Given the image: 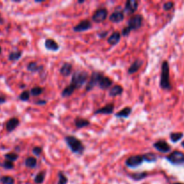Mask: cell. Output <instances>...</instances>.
<instances>
[{
    "instance_id": "obj_8",
    "label": "cell",
    "mask_w": 184,
    "mask_h": 184,
    "mask_svg": "<svg viewBox=\"0 0 184 184\" xmlns=\"http://www.w3.org/2000/svg\"><path fill=\"white\" fill-rule=\"evenodd\" d=\"M107 15H108V11L105 8H100L94 12V14L93 15V21L95 23H101L102 21H104L107 18Z\"/></svg>"
},
{
    "instance_id": "obj_7",
    "label": "cell",
    "mask_w": 184,
    "mask_h": 184,
    "mask_svg": "<svg viewBox=\"0 0 184 184\" xmlns=\"http://www.w3.org/2000/svg\"><path fill=\"white\" fill-rule=\"evenodd\" d=\"M102 76V74L99 73V72H94L92 74L91 78L89 79V81L86 84V91L92 90L96 84H98V82H99Z\"/></svg>"
},
{
    "instance_id": "obj_4",
    "label": "cell",
    "mask_w": 184,
    "mask_h": 184,
    "mask_svg": "<svg viewBox=\"0 0 184 184\" xmlns=\"http://www.w3.org/2000/svg\"><path fill=\"white\" fill-rule=\"evenodd\" d=\"M167 160L173 165L184 164V154L180 151H173L166 157Z\"/></svg>"
},
{
    "instance_id": "obj_39",
    "label": "cell",
    "mask_w": 184,
    "mask_h": 184,
    "mask_svg": "<svg viewBox=\"0 0 184 184\" xmlns=\"http://www.w3.org/2000/svg\"><path fill=\"white\" fill-rule=\"evenodd\" d=\"M130 29L128 28V27H125L123 30H122V34H123L124 36H128V34H130Z\"/></svg>"
},
{
    "instance_id": "obj_28",
    "label": "cell",
    "mask_w": 184,
    "mask_h": 184,
    "mask_svg": "<svg viewBox=\"0 0 184 184\" xmlns=\"http://www.w3.org/2000/svg\"><path fill=\"white\" fill-rule=\"evenodd\" d=\"M21 56H22V52L21 51H14V52H11L9 54L8 58L11 61H16V60H18L21 58Z\"/></svg>"
},
{
    "instance_id": "obj_22",
    "label": "cell",
    "mask_w": 184,
    "mask_h": 184,
    "mask_svg": "<svg viewBox=\"0 0 184 184\" xmlns=\"http://www.w3.org/2000/svg\"><path fill=\"white\" fill-rule=\"evenodd\" d=\"M123 92V88L120 85H114L110 90V96H118L120 95Z\"/></svg>"
},
{
    "instance_id": "obj_14",
    "label": "cell",
    "mask_w": 184,
    "mask_h": 184,
    "mask_svg": "<svg viewBox=\"0 0 184 184\" xmlns=\"http://www.w3.org/2000/svg\"><path fill=\"white\" fill-rule=\"evenodd\" d=\"M19 123H20L19 120H18L17 118H12V119H10L9 120H7V124H5V128H7V130L8 132L13 131L15 128L18 127Z\"/></svg>"
},
{
    "instance_id": "obj_26",
    "label": "cell",
    "mask_w": 184,
    "mask_h": 184,
    "mask_svg": "<svg viewBox=\"0 0 184 184\" xmlns=\"http://www.w3.org/2000/svg\"><path fill=\"white\" fill-rule=\"evenodd\" d=\"M143 156V160L146 161V162H155L156 161V155L153 153H147V154H145Z\"/></svg>"
},
{
    "instance_id": "obj_23",
    "label": "cell",
    "mask_w": 184,
    "mask_h": 184,
    "mask_svg": "<svg viewBox=\"0 0 184 184\" xmlns=\"http://www.w3.org/2000/svg\"><path fill=\"white\" fill-rule=\"evenodd\" d=\"M183 138V133L181 132H173L170 134V138L173 143H177Z\"/></svg>"
},
{
    "instance_id": "obj_30",
    "label": "cell",
    "mask_w": 184,
    "mask_h": 184,
    "mask_svg": "<svg viewBox=\"0 0 184 184\" xmlns=\"http://www.w3.org/2000/svg\"><path fill=\"white\" fill-rule=\"evenodd\" d=\"M42 91H43V89H42V88H41L39 86H35V87L31 89L30 94H32L33 96H38V95H40L42 93Z\"/></svg>"
},
{
    "instance_id": "obj_44",
    "label": "cell",
    "mask_w": 184,
    "mask_h": 184,
    "mask_svg": "<svg viewBox=\"0 0 184 184\" xmlns=\"http://www.w3.org/2000/svg\"><path fill=\"white\" fill-rule=\"evenodd\" d=\"M181 146L184 148V141H182V142H181Z\"/></svg>"
},
{
    "instance_id": "obj_45",
    "label": "cell",
    "mask_w": 184,
    "mask_h": 184,
    "mask_svg": "<svg viewBox=\"0 0 184 184\" xmlns=\"http://www.w3.org/2000/svg\"><path fill=\"white\" fill-rule=\"evenodd\" d=\"M174 184H184V183H174Z\"/></svg>"
},
{
    "instance_id": "obj_19",
    "label": "cell",
    "mask_w": 184,
    "mask_h": 184,
    "mask_svg": "<svg viewBox=\"0 0 184 184\" xmlns=\"http://www.w3.org/2000/svg\"><path fill=\"white\" fill-rule=\"evenodd\" d=\"M72 72V65L69 63H65L62 65L60 68V73L61 75L64 76H68Z\"/></svg>"
},
{
    "instance_id": "obj_41",
    "label": "cell",
    "mask_w": 184,
    "mask_h": 184,
    "mask_svg": "<svg viewBox=\"0 0 184 184\" xmlns=\"http://www.w3.org/2000/svg\"><path fill=\"white\" fill-rule=\"evenodd\" d=\"M107 34H108V33H107V32H104V33H103L102 34H100V36L102 37V38H103V37H105V36H104V35H107Z\"/></svg>"
},
{
    "instance_id": "obj_13",
    "label": "cell",
    "mask_w": 184,
    "mask_h": 184,
    "mask_svg": "<svg viewBox=\"0 0 184 184\" xmlns=\"http://www.w3.org/2000/svg\"><path fill=\"white\" fill-rule=\"evenodd\" d=\"M138 2L137 0H128L125 3V9L128 11L130 13H134L138 9Z\"/></svg>"
},
{
    "instance_id": "obj_27",
    "label": "cell",
    "mask_w": 184,
    "mask_h": 184,
    "mask_svg": "<svg viewBox=\"0 0 184 184\" xmlns=\"http://www.w3.org/2000/svg\"><path fill=\"white\" fill-rule=\"evenodd\" d=\"M41 68H42V66H38V64L35 63V62H31L27 66V69L31 72H37Z\"/></svg>"
},
{
    "instance_id": "obj_16",
    "label": "cell",
    "mask_w": 184,
    "mask_h": 184,
    "mask_svg": "<svg viewBox=\"0 0 184 184\" xmlns=\"http://www.w3.org/2000/svg\"><path fill=\"white\" fill-rule=\"evenodd\" d=\"M45 48H47V50H52V51H57L58 50L59 46L54 40L47 39L45 41Z\"/></svg>"
},
{
    "instance_id": "obj_18",
    "label": "cell",
    "mask_w": 184,
    "mask_h": 184,
    "mask_svg": "<svg viewBox=\"0 0 184 184\" xmlns=\"http://www.w3.org/2000/svg\"><path fill=\"white\" fill-rule=\"evenodd\" d=\"M75 125L77 128H84V127H87L90 125V122L88 120H85L80 117H77L75 120Z\"/></svg>"
},
{
    "instance_id": "obj_11",
    "label": "cell",
    "mask_w": 184,
    "mask_h": 184,
    "mask_svg": "<svg viewBox=\"0 0 184 184\" xmlns=\"http://www.w3.org/2000/svg\"><path fill=\"white\" fill-rule=\"evenodd\" d=\"M112 84V81L108 76H104L103 75L100 78L99 82H98V85L101 89H107L109 88L110 85Z\"/></svg>"
},
{
    "instance_id": "obj_33",
    "label": "cell",
    "mask_w": 184,
    "mask_h": 184,
    "mask_svg": "<svg viewBox=\"0 0 184 184\" xmlns=\"http://www.w3.org/2000/svg\"><path fill=\"white\" fill-rule=\"evenodd\" d=\"M67 183V178L66 177V175L60 171L58 173V184H66Z\"/></svg>"
},
{
    "instance_id": "obj_10",
    "label": "cell",
    "mask_w": 184,
    "mask_h": 184,
    "mask_svg": "<svg viewBox=\"0 0 184 184\" xmlns=\"http://www.w3.org/2000/svg\"><path fill=\"white\" fill-rule=\"evenodd\" d=\"M91 27H92L91 22H89L88 20H84L79 23L77 25L74 26V31L77 33H81V32H84V31L89 30Z\"/></svg>"
},
{
    "instance_id": "obj_37",
    "label": "cell",
    "mask_w": 184,
    "mask_h": 184,
    "mask_svg": "<svg viewBox=\"0 0 184 184\" xmlns=\"http://www.w3.org/2000/svg\"><path fill=\"white\" fill-rule=\"evenodd\" d=\"M3 167L5 168V169H12V168H14V163H13V162L5 161L3 163Z\"/></svg>"
},
{
    "instance_id": "obj_25",
    "label": "cell",
    "mask_w": 184,
    "mask_h": 184,
    "mask_svg": "<svg viewBox=\"0 0 184 184\" xmlns=\"http://www.w3.org/2000/svg\"><path fill=\"white\" fill-rule=\"evenodd\" d=\"M24 163H25V165L28 168H34L36 166V164H37V160H36V158L30 156V157L26 158V160H25V162H24Z\"/></svg>"
},
{
    "instance_id": "obj_9",
    "label": "cell",
    "mask_w": 184,
    "mask_h": 184,
    "mask_svg": "<svg viewBox=\"0 0 184 184\" xmlns=\"http://www.w3.org/2000/svg\"><path fill=\"white\" fill-rule=\"evenodd\" d=\"M154 147L161 153H169L171 152V149L170 145L166 141H163V140H159L157 142H155L154 144Z\"/></svg>"
},
{
    "instance_id": "obj_24",
    "label": "cell",
    "mask_w": 184,
    "mask_h": 184,
    "mask_svg": "<svg viewBox=\"0 0 184 184\" xmlns=\"http://www.w3.org/2000/svg\"><path fill=\"white\" fill-rule=\"evenodd\" d=\"M75 90H76V87L74 86V85H72V84H69L68 86H66L63 90L62 94H62L63 97H68L74 93V92H75Z\"/></svg>"
},
{
    "instance_id": "obj_1",
    "label": "cell",
    "mask_w": 184,
    "mask_h": 184,
    "mask_svg": "<svg viewBox=\"0 0 184 184\" xmlns=\"http://www.w3.org/2000/svg\"><path fill=\"white\" fill-rule=\"evenodd\" d=\"M160 86L164 90H170L171 88L170 82V67L167 61H163L162 64Z\"/></svg>"
},
{
    "instance_id": "obj_6",
    "label": "cell",
    "mask_w": 184,
    "mask_h": 184,
    "mask_svg": "<svg viewBox=\"0 0 184 184\" xmlns=\"http://www.w3.org/2000/svg\"><path fill=\"white\" fill-rule=\"evenodd\" d=\"M143 156L142 155H134L130 156V158H128L125 163L128 167H138L139 165L143 163Z\"/></svg>"
},
{
    "instance_id": "obj_5",
    "label": "cell",
    "mask_w": 184,
    "mask_h": 184,
    "mask_svg": "<svg viewBox=\"0 0 184 184\" xmlns=\"http://www.w3.org/2000/svg\"><path fill=\"white\" fill-rule=\"evenodd\" d=\"M143 17L141 15H133L130 21H128V28L130 30H138L142 26Z\"/></svg>"
},
{
    "instance_id": "obj_43",
    "label": "cell",
    "mask_w": 184,
    "mask_h": 184,
    "mask_svg": "<svg viewBox=\"0 0 184 184\" xmlns=\"http://www.w3.org/2000/svg\"><path fill=\"white\" fill-rule=\"evenodd\" d=\"M0 23H3V19H2V17H1V15H0Z\"/></svg>"
},
{
    "instance_id": "obj_2",
    "label": "cell",
    "mask_w": 184,
    "mask_h": 184,
    "mask_svg": "<svg viewBox=\"0 0 184 184\" xmlns=\"http://www.w3.org/2000/svg\"><path fill=\"white\" fill-rule=\"evenodd\" d=\"M65 140L73 153H76V154H82L83 151L84 150V146L83 145L82 142L76 137L66 136Z\"/></svg>"
},
{
    "instance_id": "obj_21",
    "label": "cell",
    "mask_w": 184,
    "mask_h": 184,
    "mask_svg": "<svg viewBox=\"0 0 184 184\" xmlns=\"http://www.w3.org/2000/svg\"><path fill=\"white\" fill-rule=\"evenodd\" d=\"M132 112V109L130 107H125L124 109H122L120 112L116 113V117L118 118H128Z\"/></svg>"
},
{
    "instance_id": "obj_17",
    "label": "cell",
    "mask_w": 184,
    "mask_h": 184,
    "mask_svg": "<svg viewBox=\"0 0 184 184\" xmlns=\"http://www.w3.org/2000/svg\"><path fill=\"white\" fill-rule=\"evenodd\" d=\"M142 64H143V61L141 59L135 60V62H133L132 65L130 66V68H128V74H130L131 75V74L138 72L140 69V67L142 66Z\"/></svg>"
},
{
    "instance_id": "obj_42",
    "label": "cell",
    "mask_w": 184,
    "mask_h": 184,
    "mask_svg": "<svg viewBox=\"0 0 184 184\" xmlns=\"http://www.w3.org/2000/svg\"><path fill=\"white\" fill-rule=\"evenodd\" d=\"M36 103H37V104H46V101H43V102H37Z\"/></svg>"
},
{
    "instance_id": "obj_29",
    "label": "cell",
    "mask_w": 184,
    "mask_h": 184,
    "mask_svg": "<svg viewBox=\"0 0 184 184\" xmlns=\"http://www.w3.org/2000/svg\"><path fill=\"white\" fill-rule=\"evenodd\" d=\"M44 178H45V171H40V173L35 176L34 181L37 184L42 183V182H43V181H44Z\"/></svg>"
},
{
    "instance_id": "obj_35",
    "label": "cell",
    "mask_w": 184,
    "mask_h": 184,
    "mask_svg": "<svg viewBox=\"0 0 184 184\" xmlns=\"http://www.w3.org/2000/svg\"><path fill=\"white\" fill-rule=\"evenodd\" d=\"M30 92H28V91H24V92H23V93L21 94V95H20V99L22 100V101H27V100H29V98H30Z\"/></svg>"
},
{
    "instance_id": "obj_20",
    "label": "cell",
    "mask_w": 184,
    "mask_h": 184,
    "mask_svg": "<svg viewBox=\"0 0 184 184\" xmlns=\"http://www.w3.org/2000/svg\"><path fill=\"white\" fill-rule=\"evenodd\" d=\"M120 33L119 32H114L112 35L109 37L107 41L110 44L115 45L120 41Z\"/></svg>"
},
{
    "instance_id": "obj_31",
    "label": "cell",
    "mask_w": 184,
    "mask_h": 184,
    "mask_svg": "<svg viewBox=\"0 0 184 184\" xmlns=\"http://www.w3.org/2000/svg\"><path fill=\"white\" fill-rule=\"evenodd\" d=\"M5 158L7 159V161L10 162H15L18 159V155L15 154V153H9V154H7L5 156Z\"/></svg>"
},
{
    "instance_id": "obj_38",
    "label": "cell",
    "mask_w": 184,
    "mask_h": 184,
    "mask_svg": "<svg viewBox=\"0 0 184 184\" xmlns=\"http://www.w3.org/2000/svg\"><path fill=\"white\" fill-rule=\"evenodd\" d=\"M41 151H42V149L41 148L40 146H35L34 148L33 149V153L34 155H36L37 156H39L41 154Z\"/></svg>"
},
{
    "instance_id": "obj_32",
    "label": "cell",
    "mask_w": 184,
    "mask_h": 184,
    "mask_svg": "<svg viewBox=\"0 0 184 184\" xmlns=\"http://www.w3.org/2000/svg\"><path fill=\"white\" fill-rule=\"evenodd\" d=\"M147 176V173H134L131 175V177L133 178L134 180L136 181H139V180H142L144 179L145 177Z\"/></svg>"
},
{
    "instance_id": "obj_40",
    "label": "cell",
    "mask_w": 184,
    "mask_h": 184,
    "mask_svg": "<svg viewBox=\"0 0 184 184\" xmlns=\"http://www.w3.org/2000/svg\"><path fill=\"white\" fill-rule=\"evenodd\" d=\"M5 102V98L4 96H0V103H3Z\"/></svg>"
},
{
    "instance_id": "obj_15",
    "label": "cell",
    "mask_w": 184,
    "mask_h": 184,
    "mask_svg": "<svg viewBox=\"0 0 184 184\" xmlns=\"http://www.w3.org/2000/svg\"><path fill=\"white\" fill-rule=\"evenodd\" d=\"M109 19H110V22H112V23H119V22L123 21L124 15H123L122 12L117 11V12H114V13H112V15H110V17H109Z\"/></svg>"
},
{
    "instance_id": "obj_34",
    "label": "cell",
    "mask_w": 184,
    "mask_h": 184,
    "mask_svg": "<svg viewBox=\"0 0 184 184\" xmlns=\"http://www.w3.org/2000/svg\"><path fill=\"white\" fill-rule=\"evenodd\" d=\"M1 181L3 184H14L15 180L10 176H4L1 179Z\"/></svg>"
},
{
    "instance_id": "obj_36",
    "label": "cell",
    "mask_w": 184,
    "mask_h": 184,
    "mask_svg": "<svg viewBox=\"0 0 184 184\" xmlns=\"http://www.w3.org/2000/svg\"><path fill=\"white\" fill-rule=\"evenodd\" d=\"M173 5H174V4H173V2L164 3V4H163V9H164L165 11H169V10H171V8L173 7Z\"/></svg>"
},
{
    "instance_id": "obj_46",
    "label": "cell",
    "mask_w": 184,
    "mask_h": 184,
    "mask_svg": "<svg viewBox=\"0 0 184 184\" xmlns=\"http://www.w3.org/2000/svg\"><path fill=\"white\" fill-rule=\"evenodd\" d=\"M0 53H1V47H0Z\"/></svg>"
},
{
    "instance_id": "obj_12",
    "label": "cell",
    "mask_w": 184,
    "mask_h": 184,
    "mask_svg": "<svg viewBox=\"0 0 184 184\" xmlns=\"http://www.w3.org/2000/svg\"><path fill=\"white\" fill-rule=\"evenodd\" d=\"M114 110V105L112 103H109L107 105L103 106L101 109H98L95 110V114H112Z\"/></svg>"
},
{
    "instance_id": "obj_3",
    "label": "cell",
    "mask_w": 184,
    "mask_h": 184,
    "mask_svg": "<svg viewBox=\"0 0 184 184\" xmlns=\"http://www.w3.org/2000/svg\"><path fill=\"white\" fill-rule=\"evenodd\" d=\"M88 73L84 72V71H77L74 73V75L72 76V80H71V84L76 88H80L81 86L86 83L87 79H88Z\"/></svg>"
}]
</instances>
